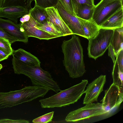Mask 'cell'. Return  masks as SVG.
Returning <instances> with one entry per match:
<instances>
[{
  "label": "cell",
  "instance_id": "20",
  "mask_svg": "<svg viewBox=\"0 0 123 123\" xmlns=\"http://www.w3.org/2000/svg\"><path fill=\"white\" fill-rule=\"evenodd\" d=\"M30 16L37 22L43 24L48 21V16L45 8L35 5L29 11Z\"/></svg>",
  "mask_w": 123,
  "mask_h": 123
},
{
  "label": "cell",
  "instance_id": "14",
  "mask_svg": "<svg viewBox=\"0 0 123 123\" xmlns=\"http://www.w3.org/2000/svg\"><path fill=\"white\" fill-rule=\"evenodd\" d=\"M28 14V10L20 6L2 7L0 8V18H7L16 23H17L19 18Z\"/></svg>",
  "mask_w": 123,
  "mask_h": 123
},
{
  "label": "cell",
  "instance_id": "27",
  "mask_svg": "<svg viewBox=\"0 0 123 123\" xmlns=\"http://www.w3.org/2000/svg\"><path fill=\"white\" fill-rule=\"evenodd\" d=\"M65 9L72 15L75 16L72 0H59Z\"/></svg>",
  "mask_w": 123,
  "mask_h": 123
},
{
  "label": "cell",
  "instance_id": "12",
  "mask_svg": "<svg viewBox=\"0 0 123 123\" xmlns=\"http://www.w3.org/2000/svg\"><path fill=\"white\" fill-rule=\"evenodd\" d=\"M36 23V21L31 16L29 21L20 24L24 32L28 37H33L40 39L49 40L60 37L51 34L38 28L35 26Z\"/></svg>",
  "mask_w": 123,
  "mask_h": 123
},
{
  "label": "cell",
  "instance_id": "31",
  "mask_svg": "<svg viewBox=\"0 0 123 123\" xmlns=\"http://www.w3.org/2000/svg\"><path fill=\"white\" fill-rule=\"evenodd\" d=\"M74 5L76 4H85L94 6V0H72Z\"/></svg>",
  "mask_w": 123,
  "mask_h": 123
},
{
  "label": "cell",
  "instance_id": "30",
  "mask_svg": "<svg viewBox=\"0 0 123 123\" xmlns=\"http://www.w3.org/2000/svg\"><path fill=\"white\" fill-rule=\"evenodd\" d=\"M29 121L25 119L13 120L4 118L0 119V123H29Z\"/></svg>",
  "mask_w": 123,
  "mask_h": 123
},
{
  "label": "cell",
  "instance_id": "23",
  "mask_svg": "<svg viewBox=\"0 0 123 123\" xmlns=\"http://www.w3.org/2000/svg\"><path fill=\"white\" fill-rule=\"evenodd\" d=\"M112 74L113 83L123 89V72L120 69L116 60L114 63Z\"/></svg>",
  "mask_w": 123,
  "mask_h": 123
},
{
  "label": "cell",
  "instance_id": "11",
  "mask_svg": "<svg viewBox=\"0 0 123 123\" xmlns=\"http://www.w3.org/2000/svg\"><path fill=\"white\" fill-rule=\"evenodd\" d=\"M0 27L9 35L17 39L18 41L24 43L28 42V37L20 24L16 23L9 19L0 18Z\"/></svg>",
  "mask_w": 123,
  "mask_h": 123
},
{
  "label": "cell",
  "instance_id": "35",
  "mask_svg": "<svg viewBox=\"0 0 123 123\" xmlns=\"http://www.w3.org/2000/svg\"><path fill=\"white\" fill-rule=\"evenodd\" d=\"M4 0H0V8L2 7Z\"/></svg>",
  "mask_w": 123,
  "mask_h": 123
},
{
  "label": "cell",
  "instance_id": "21",
  "mask_svg": "<svg viewBox=\"0 0 123 123\" xmlns=\"http://www.w3.org/2000/svg\"><path fill=\"white\" fill-rule=\"evenodd\" d=\"M34 0H4L2 7L12 6L22 7L29 11L32 8L31 4Z\"/></svg>",
  "mask_w": 123,
  "mask_h": 123
},
{
  "label": "cell",
  "instance_id": "1",
  "mask_svg": "<svg viewBox=\"0 0 123 123\" xmlns=\"http://www.w3.org/2000/svg\"><path fill=\"white\" fill-rule=\"evenodd\" d=\"M72 35L71 39L63 41L62 48L64 55V65L69 77L75 78L82 76L86 70L80 40L78 36Z\"/></svg>",
  "mask_w": 123,
  "mask_h": 123
},
{
  "label": "cell",
  "instance_id": "6",
  "mask_svg": "<svg viewBox=\"0 0 123 123\" xmlns=\"http://www.w3.org/2000/svg\"><path fill=\"white\" fill-rule=\"evenodd\" d=\"M122 7L123 0H101L95 5L92 18L99 26Z\"/></svg>",
  "mask_w": 123,
  "mask_h": 123
},
{
  "label": "cell",
  "instance_id": "8",
  "mask_svg": "<svg viewBox=\"0 0 123 123\" xmlns=\"http://www.w3.org/2000/svg\"><path fill=\"white\" fill-rule=\"evenodd\" d=\"M105 95L101 101L107 114L119 106L123 101V89L112 83L105 91Z\"/></svg>",
  "mask_w": 123,
  "mask_h": 123
},
{
  "label": "cell",
  "instance_id": "18",
  "mask_svg": "<svg viewBox=\"0 0 123 123\" xmlns=\"http://www.w3.org/2000/svg\"><path fill=\"white\" fill-rule=\"evenodd\" d=\"M94 6L85 4H74V8L75 16L85 20L92 18Z\"/></svg>",
  "mask_w": 123,
  "mask_h": 123
},
{
  "label": "cell",
  "instance_id": "4",
  "mask_svg": "<svg viewBox=\"0 0 123 123\" xmlns=\"http://www.w3.org/2000/svg\"><path fill=\"white\" fill-rule=\"evenodd\" d=\"M87 80L67 89L62 90L49 97L39 101L42 108L60 107L69 105L77 102L84 93Z\"/></svg>",
  "mask_w": 123,
  "mask_h": 123
},
{
  "label": "cell",
  "instance_id": "25",
  "mask_svg": "<svg viewBox=\"0 0 123 123\" xmlns=\"http://www.w3.org/2000/svg\"><path fill=\"white\" fill-rule=\"evenodd\" d=\"M35 5L45 8L52 7H55L59 0H34Z\"/></svg>",
  "mask_w": 123,
  "mask_h": 123
},
{
  "label": "cell",
  "instance_id": "26",
  "mask_svg": "<svg viewBox=\"0 0 123 123\" xmlns=\"http://www.w3.org/2000/svg\"><path fill=\"white\" fill-rule=\"evenodd\" d=\"M54 112L52 111L39 117L34 119L32 122L35 123H47L50 122L53 118Z\"/></svg>",
  "mask_w": 123,
  "mask_h": 123
},
{
  "label": "cell",
  "instance_id": "16",
  "mask_svg": "<svg viewBox=\"0 0 123 123\" xmlns=\"http://www.w3.org/2000/svg\"><path fill=\"white\" fill-rule=\"evenodd\" d=\"M12 55L13 58L27 65L40 66L41 62L37 58L23 49L13 50Z\"/></svg>",
  "mask_w": 123,
  "mask_h": 123
},
{
  "label": "cell",
  "instance_id": "10",
  "mask_svg": "<svg viewBox=\"0 0 123 123\" xmlns=\"http://www.w3.org/2000/svg\"><path fill=\"white\" fill-rule=\"evenodd\" d=\"M55 7L73 34L77 35L85 38L84 31L78 18L67 11L59 0Z\"/></svg>",
  "mask_w": 123,
  "mask_h": 123
},
{
  "label": "cell",
  "instance_id": "13",
  "mask_svg": "<svg viewBox=\"0 0 123 123\" xmlns=\"http://www.w3.org/2000/svg\"><path fill=\"white\" fill-rule=\"evenodd\" d=\"M45 9L48 16V21L53 24L63 34L64 36L73 34V33L64 22L55 7L47 8Z\"/></svg>",
  "mask_w": 123,
  "mask_h": 123
},
{
  "label": "cell",
  "instance_id": "2",
  "mask_svg": "<svg viewBox=\"0 0 123 123\" xmlns=\"http://www.w3.org/2000/svg\"><path fill=\"white\" fill-rule=\"evenodd\" d=\"M12 61L14 73L24 74L28 77L33 86L46 87L56 93L61 91L50 74L43 69L40 66L27 65L13 58Z\"/></svg>",
  "mask_w": 123,
  "mask_h": 123
},
{
  "label": "cell",
  "instance_id": "3",
  "mask_svg": "<svg viewBox=\"0 0 123 123\" xmlns=\"http://www.w3.org/2000/svg\"><path fill=\"white\" fill-rule=\"evenodd\" d=\"M50 90L39 86H25L18 90L0 92V109L11 107L43 97Z\"/></svg>",
  "mask_w": 123,
  "mask_h": 123
},
{
  "label": "cell",
  "instance_id": "17",
  "mask_svg": "<svg viewBox=\"0 0 123 123\" xmlns=\"http://www.w3.org/2000/svg\"><path fill=\"white\" fill-rule=\"evenodd\" d=\"M77 18L84 31L85 38L88 39L97 34L100 28L92 18L85 20Z\"/></svg>",
  "mask_w": 123,
  "mask_h": 123
},
{
  "label": "cell",
  "instance_id": "15",
  "mask_svg": "<svg viewBox=\"0 0 123 123\" xmlns=\"http://www.w3.org/2000/svg\"><path fill=\"white\" fill-rule=\"evenodd\" d=\"M100 28L114 29L123 27V7L111 15L100 26Z\"/></svg>",
  "mask_w": 123,
  "mask_h": 123
},
{
  "label": "cell",
  "instance_id": "5",
  "mask_svg": "<svg viewBox=\"0 0 123 123\" xmlns=\"http://www.w3.org/2000/svg\"><path fill=\"white\" fill-rule=\"evenodd\" d=\"M114 31L113 29L100 28L95 36L88 39L89 57L96 60L104 54L110 44Z\"/></svg>",
  "mask_w": 123,
  "mask_h": 123
},
{
  "label": "cell",
  "instance_id": "36",
  "mask_svg": "<svg viewBox=\"0 0 123 123\" xmlns=\"http://www.w3.org/2000/svg\"><path fill=\"white\" fill-rule=\"evenodd\" d=\"M3 66L1 64H0V71L1 70V69L2 68Z\"/></svg>",
  "mask_w": 123,
  "mask_h": 123
},
{
  "label": "cell",
  "instance_id": "7",
  "mask_svg": "<svg viewBox=\"0 0 123 123\" xmlns=\"http://www.w3.org/2000/svg\"><path fill=\"white\" fill-rule=\"evenodd\" d=\"M107 114L102 103H92L70 112L66 116L67 122H76Z\"/></svg>",
  "mask_w": 123,
  "mask_h": 123
},
{
  "label": "cell",
  "instance_id": "29",
  "mask_svg": "<svg viewBox=\"0 0 123 123\" xmlns=\"http://www.w3.org/2000/svg\"><path fill=\"white\" fill-rule=\"evenodd\" d=\"M116 57L119 68L123 72V49L120 50Z\"/></svg>",
  "mask_w": 123,
  "mask_h": 123
},
{
  "label": "cell",
  "instance_id": "28",
  "mask_svg": "<svg viewBox=\"0 0 123 123\" xmlns=\"http://www.w3.org/2000/svg\"><path fill=\"white\" fill-rule=\"evenodd\" d=\"M0 38H4L7 40L11 44L15 42L18 41L17 39L9 35L0 27Z\"/></svg>",
  "mask_w": 123,
  "mask_h": 123
},
{
  "label": "cell",
  "instance_id": "22",
  "mask_svg": "<svg viewBox=\"0 0 123 123\" xmlns=\"http://www.w3.org/2000/svg\"><path fill=\"white\" fill-rule=\"evenodd\" d=\"M36 22L35 26L38 28L52 35H57L60 37L64 36L60 30L50 22L48 21L42 24Z\"/></svg>",
  "mask_w": 123,
  "mask_h": 123
},
{
  "label": "cell",
  "instance_id": "33",
  "mask_svg": "<svg viewBox=\"0 0 123 123\" xmlns=\"http://www.w3.org/2000/svg\"><path fill=\"white\" fill-rule=\"evenodd\" d=\"M31 16L29 14H27L22 17L20 19L21 23H23L29 21L30 18Z\"/></svg>",
  "mask_w": 123,
  "mask_h": 123
},
{
  "label": "cell",
  "instance_id": "24",
  "mask_svg": "<svg viewBox=\"0 0 123 123\" xmlns=\"http://www.w3.org/2000/svg\"><path fill=\"white\" fill-rule=\"evenodd\" d=\"M11 44L7 40L0 38V49L9 56L12 55L14 50L11 47Z\"/></svg>",
  "mask_w": 123,
  "mask_h": 123
},
{
  "label": "cell",
  "instance_id": "34",
  "mask_svg": "<svg viewBox=\"0 0 123 123\" xmlns=\"http://www.w3.org/2000/svg\"><path fill=\"white\" fill-rule=\"evenodd\" d=\"M9 56L0 49V62L7 59Z\"/></svg>",
  "mask_w": 123,
  "mask_h": 123
},
{
  "label": "cell",
  "instance_id": "9",
  "mask_svg": "<svg viewBox=\"0 0 123 123\" xmlns=\"http://www.w3.org/2000/svg\"><path fill=\"white\" fill-rule=\"evenodd\" d=\"M106 81V75H101L88 84L84 91L85 95L83 104L87 105L97 101L99 96L103 91Z\"/></svg>",
  "mask_w": 123,
  "mask_h": 123
},
{
  "label": "cell",
  "instance_id": "19",
  "mask_svg": "<svg viewBox=\"0 0 123 123\" xmlns=\"http://www.w3.org/2000/svg\"><path fill=\"white\" fill-rule=\"evenodd\" d=\"M111 42L116 57L120 50L123 49V27L114 30Z\"/></svg>",
  "mask_w": 123,
  "mask_h": 123
},
{
  "label": "cell",
  "instance_id": "32",
  "mask_svg": "<svg viewBox=\"0 0 123 123\" xmlns=\"http://www.w3.org/2000/svg\"><path fill=\"white\" fill-rule=\"evenodd\" d=\"M108 55L111 57L114 63L115 61V54L114 50L111 43L108 47Z\"/></svg>",
  "mask_w": 123,
  "mask_h": 123
}]
</instances>
